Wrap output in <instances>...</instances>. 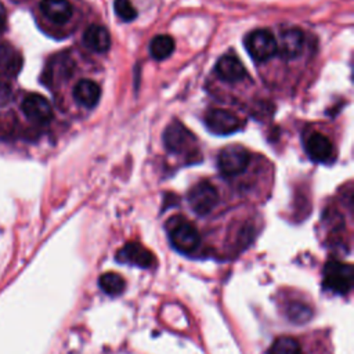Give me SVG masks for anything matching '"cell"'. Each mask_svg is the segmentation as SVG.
Wrapping results in <instances>:
<instances>
[{
    "label": "cell",
    "instance_id": "5",
    "mask_svg": "<svg viewBox=\"0 0 354 354\" xmlns=\"http://www.w3.org/2000/svg\"><path fill=\"white\" fill-rule=\"evenodd\" d=\"M250 162V155L246 148L241 145H228L223 148L217 156L218 170L227 176H238L246 170Z\"/></svg>",
    "mask_w": 354,
    "mask_h": 354
},
{
    "label": "cell",
    "instance_id": "22",
    "mask_svg": "<svg viewBox=\"0 0 354 354\" xmlns=\"http://www.w3.org/2000/svg\"><path fill=\"white\" fill-rule=\"evenodd\" d=\"M10 97H11L10 87L7 84H4V83H0V104L7 102L10 100Z\"/></svg>",
    "mask_w": 354,
    "mask_h": 354
},
{
    "label": "cell",
    "instance_id": "16",
    "mask_svg": "<svg viewBox=\"0 0 354 354\" xmlns=\"http://www.w3.org/2000/svg\"><path fill=\"white\" fill-rule=\"evenodd\" d=\"M22 66L21 54L8 43H0V73L15 76Z\"/></svg>",
    "mask_w": 354,
    "mask_h": 354
},
{
    "label": "cell",
    "instance_id": "2",
    "mask_svg": "<svg viewBox=\"0 0 354 354\" xmlns=\"http://www.w3.org/2000/svg\"><path fill=\"white\" fill-rule=\"evenodd\" d=\"M324 285L326 289L346 295L353 288V267L351 264L337 260L328 261L324 268Z\"/></svg>",
    "mask_w": 354,
    "mask_h": 354
},
{
    "label": "cell",
    "instance_id": "18",
    "mask_svg": "<svg viewBox=\"0 0 354 354\" xmlns=\"http://www.w3.org/2000/svg\"><path fill=\"white\" fill-rule=\"evenodd\" d=\"M98 285L106 295L119 296L124 290L126 282L118 272H105L100 277Z\"/></svg>",
    "mask_w": 354,
    "mask_h": 354
},
{
    "label": "cell",
    "instance_id": "19",
    "mask_svg": "<svg viewBox=\"0 0 354 354\" xmlns=\"http://www.w3.org/2000/svg\"><path fill=\"white\" fill-rule=\"evenodd\" d=\"M270 354H301V348L296 339L281 336L272 343Z\"/></svg>",
    "mask_w": 354,
    "mask_h": 354
},
{
    "label": "cell",
    "instance_id": "12",
    "mask_svg": "<svg viewBox=\"0 0 354 354\" xmlns=\"http://www.w3.org/2000/svg\"><path fill=\"white\" fill-rule=\"evenodd\" d=\"M303 44H304L303 32L297 28H290L281 33L279 41H277V53H279L286 59H292L301 53Z\"/></svg>",
    "mask_w": 354,
    "mask_h": 354
},
{
    "label": "cell",
    "instance_id": "9",
    "mask_svg": "<svg viewBox=\"0 0 354 354\" xmlns=\"http://www.w3.org/2000/svg\"><path fill=\"white\" fill-rule=\"evenodd\" d=\"M21 106L25 116L35 123H47L53 118V108L50 101L40 94L26 95Z\"/></svg>",
    "mask_w": 354,
    "mask_h": 354
},
{
    "label": "cell",
    "instance_id": "13",
    "mask_svg": "<svg viewBox=\"0 0 354 354\" xmlns=\"http://www.w3.org/2000/svg\"><path fill=\"white\" fill-rule=\"evenodd\" d=\"M100 86L90 79H82L73 87L75 101L84 108H94L100 101Z\"/></svg>",
    "mask_w": 354,
    "mask_h": 354
},
{
    "label": "cell",
    "instance_id": "4",
    "mask_svg": "<svg viewBox=\"0 0 354 354\" xmlns=\"http://www.w3.org/2000/svg\"><path fill=\"white\" fill-rule=\"evenodd\" d=\"M163 144L171 153H187L195 149V136L178 120H173L163 131Z\"/></svg>",
    "mask_w": 354,
    "mask_h": 354
},
{
    "label": "cell",
    "instance_id": "7",
    "mask_svg": "<svg viewBox=\"0 0 354 354\" xmlns=\"http://www.w3.org/2000/svg\"><path fill=\"white\" fill-rule=\"evenodd\" d=\"M205 123L212 133L220 136L235 133L242 124L235 113L223 108L210 109L205 116Z\"/></svg>",
    "mask_w": 354,
    "mask_h": 354
},
{
    "label": "cell",
    "instance_id": "6",
    "mask_svg": "<svg viewBox=\"0 0 354 354\" xmlns=\"http://www.w3.org/2000/svg\"><path fill=\"white\" fill-rule=\"evenodd\" d=\"M187 198L191 209L199 216L209 214L218 203V192L209 181H201L192 185Z\"/></svg>",
    "mask_w": 354,
    "mask_h": 354
},
{
    "label": "cell",
    "instance_id": "17",
    "mask_svg": "<svg viewBox=\"0 0 354 354\" xmlns=\"http://www.w3.org/2000/svg\"><path fill=\"white\" fill-rule=\"evenodd\" d=\"M174 51V40L169 35H158L149 43V54L156 61L166 59Z\"/></svg>",
    "mask_w": 354,
    "mask_h": 354
},
{
    "label": "cell",
    "instance_id": "1",
    "mask_svg": "<svg viewBox=\"0 0 354 354\" xmlns=\"http://www.w3.org/2000/svg\"><path fill=\"white\" fill-rule=\"evenodd\" d=\"M171 246L180 253H191L199 245V232L192 223L181 216L171 217L166 224Z\"/></svg>",
    "mask_w": 354,
    "mask_h": 354
},
{
    "label": "cell",
    "instance_id": "3",
    "mask_svg": "<svg viewBox=\"0 0 354 354\" xmlns=\"http://www.w3.org/2000/svg\"><path fill=\"white\" fill-rule=\"evenodd\" d=\"M245 47L254 61L264 62L277 54V39L268 29H256L245 37Z\"/></svg>",
    "mask_w": 354,
    "mask_h": 354
},
{
    "label": "cell",
    "instance_id": "21",
    "mask_svg": "<svg viewBox=\"0 0 354 354\" xmlns=\"http://www.w3.org/2000/svg\"><path fill=\"white\" fill-rule=\"evenodd\" d=\"M113 10H115L116 15L124 22L133 21L137 17V10L130 3V0H115Z\"/></svg>",
    "mask_w": 354,
    "mask_h": 354
},
{
    "label": "cell",
    "instance_id": "14",
    "mask_svg": "<svg viewBox=\"0 0 354 354\" xmlns=\"http://www.w3.org/2000/svg\"><path fill=\"white\" fill-rule=\"evenodd\" d=\"M40 11L51 22L61 25L71 19L73 8L68 0H43L40 3Z\"/></svg>",
    "mask_w": 354,
    "mask_h": 354
},
{
    "label": "cell",
    "instance_id": "11",
    "mask_svg": "<svg viewBox=\"0 0 354 354\" xmlns=\"http://www.w3.org/2000/svg\"><path fill=\"white\" fill-rule=\"evenodd\" d=\"M216 75L228 83H234V82H239L246 76V71L245 66L242 65V62L239 61V58L232 54H224L223 57L218 58L217 64H216Z\"/></svg>",
    "mask_w": 354,
    "mask_h": 354
},
{
    "label": "cell",
    "instance_id": "20",
    "mask_svg": "<svg viewBox=\"0 0 354 354\" xmlns=\"http://www.w3.org/2000/svg\"><path fill=\"white\" fill-rule=\"evenodd\" d=\"M288 317L292 322L304 324L311 318V308L303 303H292L288 307Z\"/></svg>",
    "mask_w": 354,
    "mask_h": 354
},
{
    "label": "cell",
    "instance_id": "23",
    "mask_svg": "<svg viewBox=\"0 0 354 354\" xmlns=\"http://www.w3.org/2000/svg\"><path fill=\"white\" fill-rule=\"evenodd\" d=\"M6 22H7L6 8H4V6L0 3V33L4 30V28H6Z\"/></svg>",
    "mask_w": 354,
    "mask_h": 354
},
{
    "label": "cell",
    "instance_id": "10",
    "mask_svg": "<svg viewBox=\"0 0 354 354\" xmlns=\"http://www.w3.org/2000/svg\"><path fill=\"white\" fill-rule=\"evenodd\" d=\"M304 149L315 162H325L332 156V142L319 131L310 130L304 134Z\"/></svg>",
    "mask_w": 354,
    "mask_h": 354
},
{
    "label": "cell",
    "instance_id": "8",
    "mask_svg": "<svg viewBox=\"0 0 354 354\" xmlns=\"http://www.w3.org/2000/svg\"><path fill=\"white\" fill-rule=\"evenodd\" d=\"M116 260L123 264L148 268L155 263V257L149 249L138 242H127L116 253Z\"/></svg>",
    "mask_w": 354,
    "mask_h": 354
},
{
    "label": "cell",
    "instance_id": "15",
    "mask_svg": "<svg viewBox=\"0 0 354 354\" xmlns=\"http://www.w3.org/2000/svg\"><path fill=\"white\" fill-rule=\"evenodd\" d=\"M84 46L94 53H105L111 47V36L101 25H90L83 33Z\"/></svg>",
    "mask_w": 354,
    "mask_h": 354
}]
</instances>
